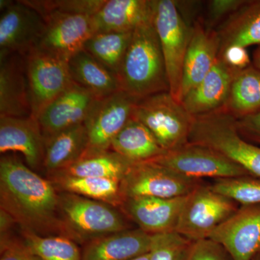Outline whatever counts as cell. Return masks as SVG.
<instances>
[{
    "label": "cell",
    "instance_id": "obj_1",
    "mask_svg": "<svg viewBox=\"0 0 260 260\" xmlns=\"http://www.w3.org/2000/svg\"><path fill=\"white\" fill-rule=\"evenodd\" d=\"M0 208L21 231L42 236H65L59 208V191L15 155L0 160ZM66 237V236H65Z\"/></svg>",
    "mask_w": 260,
    "mask_h": 260
},
{
    "label": "cell",
    "instance_id": "obj_2",
    "mask_svg": "<svg viewBox=\"0 0 260 260\" xmlns=\"http://www.w3.org/2000/svg\"><path fill=\"white\" fill-rule=\"evenodd\" d=\"M118 78L121 90L138 101L169 92L167 68L154 20L133 31Z\"/></svg>",
    "mask_w": 260,
    "mask_h": 260
},
{
    "label": "cell",
    "instance_id": "obj_3",
    "mask_svg": "<svg viewBox=\"0 0 260 260\" xmlns=\"http://www.w3.org/2000/svg\"><path fill=\"white\" fill-rule=\"evenodd\" d=\"M189 143L213 149L242 167L251 177L260 178V148L243 138L237 119L222 109L194 116Z\"/></svg>",
    "mask_w": 260,
    "mask_h": 260
},
{
    "label": "cell",
    "instance_id": "obj_4",
    "mask_svg": "<svg viewBox=\"0 0 260 260\" xmlns=\"http://www.w3.org/2000/svg\"><path fill=\"white\" fill-rule=\"evenodd\" d=\"M59 208L65 236L83 245L131 229L119 208L99 200L59 191Z\"/></svg>",
    "mask_w": 260,
    "mask_h": 260
},
{
    "label": "cell",
    "instance_id": "obj_5",
    "mask_svg": "<svg viewBox=\"0 0 260 260\" xmlns=\"http://www.w3.org/2000/svg\"><path fill=\"white\" fill-rule=\"evenodd\" d=\"M133 117L151 132L166 152L189 143L194 116L170 92L155 94L139 101Z\"/></svg>",
    "mask_w": 260,
    "mask_h": 260
},
{
    "label": "cell",
    "instance_id": "obj_6",
    "mask_svg": "<svg viewBox=\"0 0 260 260\" xmlns=\"http://www.w3.org/2000/svg\"><path fill=\"white\" fill-rule=\"evenodd\" d=\"M239 205L203 183L184 198L175 232L191 242L208 239Z\"/></svg>",
    "mask_w": 260,
    "mask_h": 260
},
{
    "label": "cell",
    "instance_id": "obj_7",
    "mask_svg": "<svg viewBox=\"0 0 260 260\" xmlns=\"http://www.w3.org/2000/svg\"><path fill=\"white\" fill-rule=\"evenodd\" d=\"M154 25L167 68L169 92L177 100L191 27L173 0H156Z\"/></svg>",
    "mask_w": 260,
    "mask_h": 260
},
{
    "label": "cell",
    "instance_id": "obj_8",
    "mask_svg": "<svg viewBox=\"0 0 260 260\" xmlns=\"http://www.w3.org/2000/svg\"><path fill=\"white\" fill-rule=\"evenodd\" d=\"M203 184L200 179H191L158 164L135 162L121 182L123 198L135 197L182 198Z\"/></svg>",
    "mask_w": 260,
    "mask_h": 260
},
{
    "label": "cell",
    "instance_id": "obj_9",
    "mask_svg": "<svg viewBox=\"0 0 260 260\" xmlns=\"http://www.w3.org/2000/svg\"><path fill=\"white\" fill-rule=\"evenodd\" d=\"M153 161L169 168L191 179H220L250 176L242 167L234 164L213 149L187 143L166 152Z\"/></svg>",
    "mask_w": 260,
    "mask_h": 260
},
{
    "label": "cell",
    "instance_id": "obj_10",
    "mask_svg": "<svg viewBox=\"0 0 260 260\" xmlns=\"http://www.w3.org/2000/svg\"><path fill=\"white\" fill-rule=\"evenodd\" d=\"M25 56L32 116L41 113L74 82L68 62L34 48Z\"/></svg>",
    "mask_w": 260,
    "mask_h": 260
},
{
    "label": "cell",
    "instance_id": "obj_11",
    "mask_svg": "<svg viewBox=\"0 0 260 260\" xmlns=\"http://www.w3.org/2000/svg\"><path fill=\"white\" fill-rule=\"evenodd\" d=\"M138 102L122 90L98 99L84 123L88 138L84 155L111 150L113 140L133 117Z\"/></svg>",
    "mask_w": 260,
    "mask_h": 260
},
{
    "label": "cell",
    "instance_id": "obj_12",
    "mask_svg": "<svg viewBox=\"0 0 260 260\" xmlns=\"http://www.w3.org/2000/svg\"><path fill=\"white\" fill-rule=\"evenodd\" d=\"M0 3V56L25 55L40 41L45 30L44 19L23 0Z\"/></svg>",
    "mask_w": 260,
    "mask_h": 260
},
{
    "label": "cell",
    "instance_id": "obj_13",
    "mask_svg": "<svg viewBox=\"0 0 260 260\" xmlns=\"http://www.w3.org/2000/svg\"><path fill=\"white\" fill-rule=\"evenodd\" d=\"M43 18L45 30L36 48L67 62L95 34L93 19L89 15L55 12Z\"/></svg>",
    "mask_w": 260,
    "mask_h": 260
},
{
    "label": "cell",
    "instance_id": "obj_14",
    "mask_svg": "<svg viewBox=\"0 0 260 260\" xmlns=\"http://www.w3.org/2000/svg\"><path fill=\"white\" fill-rule=\"evenodd\" d=\"M208 239L225 248L233 260H253L260 252V205H240Z\"/></svg>",
    "mask_w": 260,
    "mask_h": 260
},
{
    "label": "cell",
    "instance_id": "obj_15",
    "mask_svg": "<svg viewBox=\"0 0 260 260\" xmlns=\"http://www.w3.org/2000/svg\"><path fill=\"white\" fill-rule=\"evenodd\" d=\"M98 99L86 89L75 83L72 84L38 117L44 138L84 124Z\"/></svg>",
    "mask_w": 260,
    "mask_h": 260
},
{
    "label": "cell",
    "instance_id": "obj_16",
    "mask_svg": "<svg viewBox=\"0 0 260 260\" xmlns=\"http://www.w3.org/2000/svg\"><path fill=\"white\" fill-rule=\"evenodd\" d=\"M185 197L128 198L123 200L119 209L143 232L153 235L167 234L175 232Z\"/></svg>",
    "mask_w": 260,
    "mask_h": 260
},
{
    "label": "cell",
    "instance_id": "obj_17",
    "mask_svg": "<svg viewBox=\"0 0 260 260\" xmlns=\"http://www.w3.org/2000/svg\"><path fill=\"white\" fill-rule=\"evenodd\" d=\"M45 138L39 121L28 117H0V153L22 154L34 171L43 168Z\"/></svg>",
    "mask_w": 260,
    "mask_h": 260
},
{
    "label": "cell",
    "instance_id": "obj_18",
    "mask_svg": "<svg viewBox=\"0 0 260 260\" xmlns=\"http://www.w3.org/2000/svg\"><path fill=\"white\" fill-rule=\"evenodd\" d=\"M220 40L215 29H208L200 22L191 27L190 40L186 51L177 101L181 102L191 89L198 85L218 60Z\"/></svg>",
    "mask_w": 260,
    "mask_h": 260
},
{
    "label": "cell",
    "instance_id": "obj_19",
    "mask_svg": "<svg viewBox=\"0 0 260 260\" xmlns=\"http://www.w3.org/2000/svg\"><path fill=\"white\" fill-rule=\"evenodd\" d=\"M31 116L25 56H0V117Z\"/></svg>",
    "mask_w": 260,
    "mask_h": 260
},
{
    "label": "cell",
    "instance_id": "obj_20",
    "mask_svg": "<svg viewBox=\"0 0 260 260\" xmlns=\"http://www.w3.org/2000/svg\"><path fill=\"white\" fill-rule=\"evenodd\" d=\"M156 235L129 229L92 239L83 244L82 260H130L150 252Z\"/></svg>",
    "mask_w": 260,
    "mask_h": 260
},
{
    "label": "cell",
    "instance_id": "obj_21",
    "mask_svg": "<svg viewBox=\"0 0 260 260\" xmlns=\"http://www.w3.org/2000/svg\"><path fill=\"white\" fill-rule=\"evenodd\" d=\"M239 71L228 66L218 57L209 73L186 94L181 104L193 116L222 109L226 102L233 80Z\"/></svg>",
    "mask_w": 260,
    "mask_h": 260
},
{
    "label": "cell",
    "instance_id": "obj_22",
    "mask_svg": "<svg viewBox=\"0 0 260 260\" xmlns=\"http://www.w3.org/2000/svg\"><path fill=\"white\" fill-rule=\"evenodd\" d=\"M156 0H104L92 16L99 32H131L153 21Z\"/></svg>",
    "mask_w": 260,
    "mask_h": 260
},
{
    "label": "cell",
    "instance_id": "obj_23",
    "mask_svg": "<svg viewBox=\"0 0 260 260\" xmlns=\"http://www.w3.org/2000/svg\"><path fill=\"white\" fill-rule=\"evenodd\" d=\"M88 143V133L84 124L46 138L43 169L48 176L64 170L85 155Z\"/></svg>",
    "mask_w": 260,
    "mask_h": 260
},
{
    "label": "cell",
    "instance_id": "obj_24",
    "mask_svg": "<svg viewBox=\"0 0 260 260\" xmlns=\"http://www.w3.org/2000/svg\"><path fill=\"white\" fill-rule=\"evenodd\" d=\"M215 30L220 40L219 54L232 46H260V0H248Z\"/></svg>",
    "mask_w": 260,
    "mask_h": 260
},
{
    "label": "cell",
    "instance_id": "obj_25",
    "mask_svg": "<svg viewBox=\"0 0 260 260\" xmlns=\"http://www.w3.org/2000/svg\"><path fill=\"white\" fill-rule=\"evenodd\" d=\"M68 68L72 80L93 93L97 99H103L121 90L117 75L85 49L75 54L68 61Z\"/></svg>",
    "mask_w": 260,
    "mask_h": 260
},
{
    "label": "cell",
    "instance_id": "obj_26",
    "mask_svg": "<svg viewBox=\"0 0 260 260\" xmlns=\"http://www.w3.org/2000/svg\"><path fill=\"white\" fill-rule=\"evenodd\" d=\"M111 150L134 162L153 160L166 153L151 132L133 116L113 140Z\"/></svg>",
    "mask_w": 260,
    "mask_h": 260
},
{
    "label": "cell",
    "instance_id": "obj_27",
    "mask_svg": "<svg viewBox=\"0 0 260 260\" xmlns=\"http://www.w3.org/2000/svg\"><path fill=\"white\" fill-rule=\"evenodd\" d=\"M59 192L80 195L89 199L104 202L119 208L124 198L121 191V181L88 177H75L56 174L49 176Z\"/></svg>",
    "mask_w": 260,
    "mask_h": 260
},
{
    "label": "cell",
    "instance_id": "obj_28",
    "mask_svg": "<svg viewBox=\"0 0 260 260\" xmlns=\"http://www.w3.org/2000/svg\"><path fill=\"white\" fill-rule=\"evenodd\" d=\"M223 109L237 119L260 111V71L252 64L234 77Z\"/></svg>",
    "mask_w": 260,
    "mask_h": 260
},
{
    "label": "cell",
    "instance_id": "obj_29",
    "mask_svg": "<svg viewBox=\"0 0 260 260\" xmlns=\"http://www.w3.org/2000/svg\"><path fill=\"white\" fill-rule=\"evenodd\" d=\"M134 164L120 154L109 150L84 155L73 165L57 173L75 177L105 178L121 181Z\"/></svg>",
    "mask_w": 260,
    "mask_h": 260
},
{
    "label": "cell",
    "instance_id": "obj_30",
    "mask_svg": "<svg viewBox=\"0 0 260 260\" xmlns=\"http://www.w3.org/2000/svg\"><path fill=\"white\" fill-rule=\"evenodd\" d=\"M131 32H99L85 43L83 49L118 76L133 37Z\"/></svg>",
    "mask_w": 260,
    "mask_h": 260
},
{
    "label": "cell",
    "instance_id": "obj_31",
    "mask_svg": "<svg viewBox=\"0 0 260 260\" xmlns=\"http://www.w3.org/2000/svg\"><path fill=\"white\" fill-rule=\"evenodd\" d=\"M25 244L42 260H82V249L65 236H42L21 231Z\"/></svg>",
    "mask_w": 260,
    "mask_h": 260
},
{
    "label": "cell",
    "instance_id": "obj_32",
    "mask_svg": "<svg viewBox=\"0 0 260 260\" xmlns=\"http://www.w3.org/2000/svg\"><path fill=\"white\" fill-rule=\"evenodd\" d=\"M210 186L239 205H260V178L245 176L215 179Z\"/></svg>",
    "mask_w": 260,
    "mask_h": 260
},
{
    "label": "cell",
    "instance_id": "obj_33",
    "mask_svg": "<svg viewBox=\"0 0 260 260\" xmlns=\"http://www.w3.org/2000/svg\"><path fill=\"white\" fill-rule=\"evenodd\" d=\"M42 17L51 13L93 16L104 0H23Z\"/></svg>",
    "mask_w": 260,
    "mask_h": 260
},
{
    "label": "cell",
    "instance_id": "obj_34",
    "mask_svg": "<svg viewBox=\"0 0 260 260\" xmlns=\"http://www.w3.org/2000/svg\"><path fill=\"white\" fill-rule=\"evenodd\" d=\"M191 243L175 232L157 234L150 260H184Z\"/></svg>",
    "mask_w": 260,
    "mask_h": 260
},
{
    "label": "cell",
    "instance_id": "obj_35",
    "mask_svg": "<svg viewBox=\"0 0 260 260\" xmlns=\"http://www.w3.org/2000/svg\"><path fill=\"white\" fill-rule=\"evenodd\" d=\"M184 260H233L223 246L210 239L191 243Z\"/></svg>",
    "mask_w": 260,
    "mask_h": 260
},
{
    "label": "cell",
    "instance_id": "obj_36",
    "mask_svg": "<svg viewBox=\"0 0 260 260\" xmlns=\"http://www.w3.org/2000/svg\"><path fill=\"white\" fill-rule=\"evenodd\" d=\"M0 260H42L25 244L13 235L0 237Z\"/></svg>",
    "mask_w": 260,
    "mask_h": 260
},
{
    "label": "cell",
    "instance_id": "obj_37",
    "mask_svg": "<svg viewBox=\"0 0 260 260\" xmlns=\"http://www.w3.org/2000/svg\"><path fill=\"white\" fill-rule=\"evenodd\" d=\"M248 0H212L208 6V26L211 29L213 25L234 14L247 3ZM221 22V23H222Z\"/></svg>",
    "mask_w": 260,
    "mask_h": 260
},
{
    "label": "cell",
    "instance_id": "obj_38",
    "mask_svg": "<svg viewBox=\"0 0 260 260\" xmlns=\"http://www.w3.org/2000/svg\"><path fill=\"white\" fill-rule=\"evenodd\" d=\"M222 59L230 68L236 70H242L252 64L251 59L246 48L232 46L226 48L219 54Z\"/></svg>",
    "mask_w": 260,
    "mask_h": 260
},
{
    "label": "cell",
    "instance_id": "obj_39",
    "mask_svg": "<svg viewBox=\"0 0 260 260\" xmlns=\"http://www.w3.org/2000/svg\"><path fill=\"white\" fill-rule=\"evenodd\" d=\"M239 133L253 144L260 145V111L237 119Z\"/></svg>",
    "mask_w": 260,
    "mask_h": 260
},
{
    "label": "cell",
    "instance_id": "obj_40",
    "mask_svg": "<svg viewBox=\"0 0 260 260\" xmlns=\"http://www.w3.org/2000/svg\"><path fill=\"white\" fill-rule=\"evenodd\" d=\"M15 225L17 223L14 218L8 212L0 208V237L11 234Z\"/></svg>",
    "mask_w": 260,
    "mask_h": 260
},
{
    "label": "cell",
    "instance_id": "obj_41",
    "mask_svg": "<svg viewBox=\"0 0 260 260\" xmlns=\"http://www.w3.org/2000/svg\"><path fill=\"white\" fill-rule=\"evenodd\" d=\"M251 62L253 66L260 71V46H258L253 53Z\"/></svg>",
    "mask_w": 260,
    "mask_h": 260
},
{
    "label": "cell",
    "instance_id": "obj_42",
    "mask_svg": "<svg viewBox=\"0 0 260 260\" xmlns=\"http://www.w3.org/2000/svg\"><path fill=\"white\" fill-rule=\"evenodd\" d=\"M130 260H150V252L146 253V254H143L139 256L134 258V259Z\"/></svg>",
    "mask_w": 260,
    "mask_h": 260
},
{
    "label": "cell",
    "instance_id": "obj_43",
    "mask_svg": "<svg viewBox=\"0 0 260 260\" xmlns=\"http://www.w3.org/2000/svg\"><path fill=\"white\" fill-rule=\"evenodd\" d=\"M253 260H260V252L254 258Z\"/></svg>",
    "mask_w": 260,
    "mask_h": 260
}]
</instances>
